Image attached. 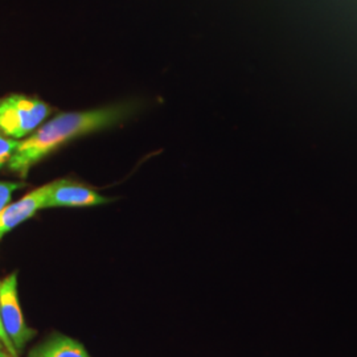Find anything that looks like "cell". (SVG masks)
<instances>
[{
  "mask_svg": "<svg viewBox=\"0 0 357 357\" xmlns=\"http://www.w3.org/2000/svg\"><path fill=\"white\" fill-rule=\"evenodd\" d=\"M125 114L126 110L122 106L61 113L43 125L26 141L20 142L8 166L13 172L26 178L31 167L35 166L43 158L48 156L66 142L110 128L119 122Z\"/></svg>",
  "mask_w": 357,
  "mask_h": 357,
  "instance_id": "6da1fadb",
  "label": "cell"
},
{
  "mask_svg": "<svg viewBox=\"0 0 357 357\" xmlns=\"http://www.w3.org/2000/svg\"><path fill=\"white\" fill-rule=\"evenodd\" d=\"M51 109L40 100L10 96L0 102V131L11 138H23L44 122Z\"/></svg>",
  "mask_w": 357,
  "mask_h": 357,
  "instance_id": "7a4b0ae2",
  "label": "cell"
},
{
  "mask_svg": "<svg viewBox=\"0 0 357 357\" xmlns=\"http://www.w3.org/2000/svg\"><path fill=\"white\" fill-rule=\"evenodd\" d=\"M0 311L1 321L7 336L10 337L13 347L20 354V351L31 342L36 331L26 326L23 318V312L19 302L17 293V274L13 273L4 278L0 284Z\"/></svg>",
  "mask_w": 357,
  "mask_h": 357,
  "instance_id": "3957f363",
  "label": "cell"
},
{
  "mask_svg": "<svg viewBox=\"0 0 357 357\" xmlns=\"http://www.w3.org/2000/svg\"><path fill=\"white\" fill-rule=\"evenodd\" d=\"M110 203V199L93 191L84 185L75 184L68 180H57L50 184L44 208H75V206H93Z\"/></svg>",
  "mask_w": 357,
  "mask_h": 357,
  "instance_id": "277c9868",
  "label": "cell"
},
{
  "mask_svg": "<svg viewBox=\"0 0 357 357\" xmlns=\"http://www.w3.org/2000/svg\"><path fill=\"white\" fill-rule=\"evenodd\" d=\"M50 184L28 193L23 199L11 205H7L0 213V238L10 230L33 216L43 209Z\"/></svg>",
  "mask_w": 357,
  "mask_h": 357,
  "instance_id": "5b68a950",
  "label": "cell"
},
{
  "mask_svg": "<svg viewBox=\"0 0 357 357\" xmlns=\"http://www.w3.org/2000/svg\"><path fill=\"white\" fill-rule=\"evenodd\" d=\"M28 357H90L85 347L75 339L54 335L29 352Z\"/></svg>",
  "mask_w": 357,
  "mask_h": 357,
  "instance_id": "8992f818",
  "label": "cell"
},
{
  "mask_svg": "<svg viewBox=\"0 0 357 357\" xmlns=\"http://www.w3.org/2000/svg\"><path fill=\"white\" fill-rule=\"evenodd\" d=\"M20 142L15 141L13 138H6L0 135V168L10 163L13 153L19 147Z\"/></svg>",
  "mask_w": 357,
  "mask_h": 357,
  "instance_id": "52a82bcc",
  "label": "cell"
},
{
  "mask_svg": "<svg viewBox=\"0 0 357 357\" xmlns=\"http://www.w3.org/2000/svg\"><path fill=\"white\" fill-rule=\"evenodd\" d=\"M23 187V184L19 183H8V181H0V213L1 211L8 205L13 192Z\"/></svg>",
  "mask_w": 357,
  "mask_h": 357,
  "instance_id": "ba28073f",
  "label": "cell"
},
{
  "mask_svg": "<svg viewBox=\"0 0 357 357\" xmlns=\"http://www.w3.org/2000/svg\"><path fill=\"white\" fill-rule=\"evenodd\" d=\"M1 284V281H0ZM0 345L6 349V352L11 357H19V352L16 351V348L13 347L10 337L7 336L6 330H4V326H3V321H1V311H0Z\"/></svg>",
  "mask_w": 357,
  "mask_h": 357,
  "instance_id": "9c48e42d",
  "label": "cell"
},
{
  "mask_svg": "<svg viewBox=\"0 0 357 357\" xmlns=\"http://www.w3.org/2000/svg\"><path fill=\"white\" fill-rule=\"evenodd\" d=\"M0 357H11V356H10V355H8V354H7V352H4V351H3V348H1V347H0Z\"/></svg>",
  "mask_w": 357,
  "mask_h": 357,
  "instance_id": "30bf717a",
  "label": "cell"
},
{
  "mask_svg": "<svg viewBox=\"0 0 357 357\" xmlns=\"http://www.w3.org/2000/svg\"><path fill=\"white\" fill-rule=\"evenodd\" d=\"M0 347H1V345H0ZM1 348H3V347H1Z\"/></svg>",
  "mask_w": 357,
  "mask_h": 357,
  "instance_id": "8fae6325",
  "label": "cell"
}]
</instances>
